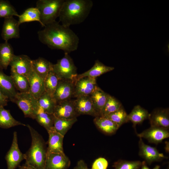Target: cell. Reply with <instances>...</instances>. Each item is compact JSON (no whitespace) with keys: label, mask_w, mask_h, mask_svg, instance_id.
<instances>
[{"label":"cell","mask_w":169,"mask_h":169,"mask_svg":"<svg viewBox=\"0 0 169 169\" xmlns=\"http://www.w3.org/2000/svg\"><path fill=\"white\" fill-rule=\"evenodd\" d=\"M108 165V162L105 158L99 157L94 162L91 169H107Z\"/></svg>","instance_id":"38"},{"label":"cell","mask_w":169,"mask_h":169,"mask_svg":"<svg viewBox=\"0 0 169 169\" xmlns=\"http://www.w3.org/2000/svg\"><path fill=\"white\" fill-rule=\"evenodd\" d=\"M27 165V169H35L31 166L28 165L26 164Z\"/></svg>","instance_id":"44"},{"label":"cell","mask_w":169,"mask_h":169,"mask_svg":"<svg viewBox=\"0 0 169 169\" xmlns=\"http://www.w3.org/2000/svg\"><path fill=\"white\" fill-rule=\"evenodd\" d=\"M2 70L0 69V91L11 101L18 92L11 76L6 74Z\"/></svg>","instance_id":"20"},{"label":"cell","mask_w":169,"mask_h":169,"mask_svg":"<svg viewBox=\"0 0 169 169\" xmlns=\"http://www.w3.org/2000/svg\"><path fill=\"white\" fill-rule=\"evenodd\" d=\"M160 166L159 165H156L153 169H160Z\"/></svg>","instance_id":"45"},{"label":"cell","mask_w":169,"mask_h":169,"mask_svg":"<svg viewBox=\"0 0 169 169\" xmlns=\"http://www.w3.org/2000/svg\"><path fill=\"white\" fill-rule=\"evenodd\" d=\"M149 114L146 110L139 105H137L128 115V120L132 123L135 128L137 124H141L145 120L148 119Z\"/></svg>","instance_id":"26"},{"label":"cell","mask_w":169,"mask_h":169,"mask_svg":"<svg viewBox=\"0 0 169 169\" xmlns=\"http://www.w3.org/2000/svg\"><path fill=\"white\" fill-rule=\"evenodd\" d=\"M73 169H91L88 168L84 161L82 160L79 161Z\"/></svg>","instance_id":"40"},{"label":"cell","mask_w":169,"mask_h":169,"mask_svg":"<svg viewBox=\"0 0 169 169\" xmlns=\"http://www.w3.org/2000/svg\"><path fill=\"white\" fill-rule=\"evenodd\" d=\"M139 156L149 165L154 162L160 161L167 158L163 154L160 153L156 148L145 144L141 138L139 141Z\"/></svg>","instance_id":"11"},{"label":"cell","mask_w":169,"mask_h":169,"mask_svg":"<svg viewBox=\"0 0 169 169\" xmlns=\"http://www.w3.org/2000/svg\"><path fill=\"white\" fill-rule=\"evenodd\" d=\"M114 69V67L106 66L98 60H96L95 61L94 65L90 69L82 74H78L76 80L84 77L96 78Z\"/></svg>","instance_id":"21"},{"label":"cell","mask_w":169,"mask_h":169,"mask_svg":"<svg viewBox=\"0 0 169 169\" xmlns=\"http://www.w3.org/2000/svg\"><path fill=\"white\" fill-rule=\"evenodd\" d=\"M96 126L105 134L111 135L115 133L120 127L110 120L104 117H95L93 120Z\"/></svg>","instance_id":"24"},{"label":"cell","mask_w":169,"mask_h":169,"mask_svg":"<svg viewBox=\"0 0 169 169\" xmlns=\"http://www.w3.org/2000/svg\"><path fill=\"white\" fill-rule=\"evenodd\" d=\"M54 119L53 114L47 113L40 108L35 119L47 131L54 128Z\"/></svg>","instance_id":"31"},{"label":"cell","mask_w":169,"mask_h":169,"mask_svg":"<svg viewBox=\"0 0 169 169\" xmlns=\"http://www.w3.org/2000/svg\"><path fill=\"white\" fill-rule=\"evenodd\" d=\"M49 134L47 153L65 154L63 147L64 136L57 132L54 127L47 131Z\"/></svg>","instance_id":"18"},{"label":"cell","mask_w":169,"mask_h":169,"mask_svg":"<svg viewBox=\"0 0 169 169\" xmlns=\"http://www.w3.org/2000/svg\"><path fill=\"white\" fill-rule=\"evenodd\" d=\"M26 125L15 120L10 114L9 110L0 107V127L8 129L18 125Z\"/></svg>","instance_id":"27"},{"label":"cell","mask_w":169,"mask_h":169,"mask_svg":"<svg viewBox=\"0 0 169 169\" xmlns=\"http://www.w3.org/2000/svg\"><path fill=\"white\" fill-rule=\"evenodd\" d=\"M31 137V144L24 154L26 164L35 169H45L47 147L42 136L29 125H27Z\"/></svg>","instance_id":"3"},{"label":"cell","mask_w":169,"mask_h":169,"mask_svg":"<svg viewBox=\"0 0 169 169\" xmlns=\"http://www.w3.org/2000/svg\"><path fill=\"white\" fill-rule=\"evenodd\" d=\"M19 169H27V165L26 164L21 166Z\"/></svg>","instance_id":"43"},{"label":"cell","mask_w":169,"mask_h":169,"mask_svg":"<svg viewBox=\"0 0 169 169\" xmlns=\"http://www.w3.org/2000/svg\"><path fill=\"white\" fill-rule=\"evenodd\" d=\"M18 21L13 17L4 18L2 28L1 36L5 42L13 38H18L20 37Z\"/></svg>","instance_id":"16"},{"label":"cell","mask_w":169,"mask_h":169,"mask_svg":"<svg viewBox=\"0 0 169 169\" xmlns=\"http://www.w3.org/2000/svg\"><path fill=\"white\" fill-rule=\"evenodd\" d=\"M167 169H169V168H167Z\"/></svg>","instance_id":"46"},{"label":"cell","mask_w":169,"mask_h":169,"mask_svg":"<svg viewBox=\"0 0 169 169\" xmlns=\"http://www.w3.org/2000/svg\"><path fill=\"white\" fill-rule=\"evenodd\" d=\"M14 7L8 1L0 0V18H4L13 16L19 17Z\"/></svg>","instance_id":"36"},{"label":"cell","mask_w":169,"mask_h":169,"mask_svg":"<svg viewBox=\"0 0 169 169\" xmlns=\"http://www.w3.org/2000/svg\"><path fill=\"white\" fill-rule=\"evenodd\" d=\"M9 65L11 71L27 77L33 70L32 60L27 55H14Z\"/></svg>","instance_id":"9"},{"label":"cell","mask_w":169,"mask_h":169,"mask_svg":"<svg viewBox=\"0 0 169 169\" xmlns=\"http://www.w3.org/2000/svg\"><path fill=\"white\" fill-rule=\"evenodd\" d=\"M11 76L16 89L20 93L29 92V86L27 78L25 76L11 71Z\"/></svg>","instance_id":"30"},{"label":"cell","mask_w":169,"mask_h":169,"mask_svg":"<svg viewBox=\"0 0 169 169\" xmlns=\"http://www.w3.org/2000/svg\"><path fill=\"white\" fill-rule=\"evenodd\" d=\"M70 161L65 154L47 153L45 169H67Z\"/></svg>","instance_id":"15"},{"label":"cell","mask_w":169,"mask_h":169,"mask_svg":"<svg viewBox=\"0 0 169 169\" xmlns=\"http://www.w3.org/2000/svg\"><path fill=\"white\" fill-rule=\"evenodd\" d=\"M93 5L91 0H64L59 15V21L68 27L80 24L88 16Z\"/></svg>","instance_id":"2"},{"label":"cell","mask_w":169,"mask_h":169,"mask_svg":"<svg viewBox=\"0 0 169 169\" xmlns=\"http://www.w3.org/2000/svg\"><path fill=\"white\" fill-rule=\"evenodd\" d=\"M74 81L70 79H59L53 96L56 104L74 97Z\"/></svg>","instance_id":"7"},{"label":"cell","mask_w":169,"mask_h":169,"mask_svg":"<svg viewBox=\"0 0 169 169\" xmlns=\"http://www.w3.org/2000/svg\"><path fill=\"white\" fill-rule=\"evenodd\" d=\"M59 79L53 70L50 71L44 80L45 92L52 96L55 90Z\"/></svg>","instance_id":"35"},{"label":"cell","mask_w":169,"mask_h":169,"mask_svg":"<svg viewBox=\"0 0 169 169\" xmlns=\"http://www.w3.org/2000/svg\"><path fill=\"white\" fill-rule=\"evenodd\" d=\"M77 120V118L67 119L58 118L54 116V127L57 132L64 136Z\"/></svg>","instance_id":"28"},{"label":"cell","mask_w":169,"mask_h":169,"mask_svg":"<svg viewBox=\"0 0 169 169\" xmlns=\"http://www.w3.org/2000/svg\"><path fill=\"white\" fill-rule=\"evenodd\" d=\"M64 0H38L36 8L39 11L41 25H46L56 21Z\"/></svg>","instance_id":"4"},{"label":"cell","mask_w":169,"mask_h":169,"mask_svg":"<svg viewBox=\"0 0 169 169\" xmlns=\"http://www.w3.org/2000/svg\"><path fill=\"white\" fill-rule=\"evenodd\" d=\"M141 138L146 139L150 143L157 144L169 137L168 130L159 127L151 126L142 132L137 134Z\"/></svg>","instance_id":"13"},{"label":"cell","mask_w":169,"mask_h":169,"mask_svg":"<svg viewBox=\"0 0 169 169\" xmlns=\"http://www.w3.org/2000/svg\"><path fill=\"white\" fill-rule=\"evenodd\" d=\"M8 101V99L0 91V107H4L7 105Z\"/></svg>","instance_id":"39"},{"label":"cell","mask_w":169,"mask_h":169,"mask_svg":"<svg viewBox=\"0 0 169 169\" xmlns=\"http://www.w3.org/2000/svg\"><path fill=\"white\" fill-rule=\"evenodd\" d=\"M128 115L122 106L117 111L103 117L110 120L120 127L123 124L129 122Z\"/></svg>","instance_id":"34"},{"label":"cell","mask_w":169,"mask_h":169,"mask_svg":"<svg viewBox=\"0 0 169 169\" xmlns=\"http://www.w3.org/2000/svg\"><path fill=\"white\" fill-rule=\"evenodd\" d=\"M151 126L159 127L168 130L169 111L168 109H160L154 110L149 114Z\"/></svg>","instance_id":"17"},{"label":"cell","mask_w":169,"mask_h":169,"mask_svg":"<svg viewBox=\"0 0 169 169\" xmlns=\"http://www.w3.org/2000/svg\"><path fill=\"white\" fill-rule=\"evenodd\" d=\"M141 162L139 161H128L119 160L115 162L113 166L115 169H139Z\"/></svg>","instance_id":"37"},{"label":"cell","mask_w":169,"mask_h":169,"mask_svg":"<svg viewBox=\"0 0 169 169\" xmlns=\"http://www.w3.org/2000/svg\"><path fill=\"white\" fill-rule=\"evenodd\" d=\"M53 64L46 59L41 57L32 60L33 70L40 78L44 80L48 73L53 70Z\"/></svg>","instance_id":"22"},{"label":"cell","mask_w":169,"mask_h":169,"mask_svg":"<svg viewBox=\"0 0 169 169\" xmlns=\"http://www.w3.org/2000/svg\"><path fill=\"white\" fill-rule=\"evenodd\" d=\"M11 101L17 104L23 112L25 117L35 119L40 107L38 99L29 92H18Z\"/></svg>","instance_id":"5"},{"label":"cell","mask_w":169,"mask_h":169,"mask_svg":"<svg viewBox=\"0 0 169 169\" xmlns=\"http://www.w3.org/2000/svg\"><path fill=\"white\" fill-rule=\"evenodd\" d=\"M7 169H15L20 162L25 160L24 154L20 151L18 146L17 133L14 131L11 146L5 157Z\"/></svg>","instance_id":"8"},{"label":"cell","mask_w":169,"mask_h":169,"mask_svg":"<svg viewBox=\"0 0 169 169\" xmlns=\"http://www.w3.org/2000/svg\"><path fill=\"white\" fill-rule=\"evenodd\" d=\"M141 169H150L147 166L146 162L143 161L141 162Z\"/></svg>","instance_id":"41"},{"label":"cell","mask_w":169,"mask_h":169,"mask_svg":"<svg viewBox=\"0 0 169 169\" xmlns=\"http://www.w3.org/2000/svg\"><path fill=\"white\" fill-rule=\"evenodd\" d=\"M39 40L51 49L61 50L69 53L76 50L79 38L69 27L55 21L47 24L38 32Z\"/></svg>","instance_id":"1"},{"label":"cell","mask_w":169,"mask_h":169,"mask_svg":"<svg viewBox=\"0 0 169 169\" xmlns=\"http://www.w3.org/2000/svg\"><path fill=\"white\" fill-rule=\"evenodd\" d=\"M109 95L98 87L90 95L95 108L99 116H100Z\"/></svg>","instance_id":"25"},{"label":"cell","mask_w":169,"mask_h":169,"mask_svg":"<svg viewBox=\"0 0 169 169\" xmlns=\"http://www.w3.org/2000/svg\"><path fill=\"white\" fill-rule=\"evenodd\" d=\"M38 105L44 111L53 114L56 103L52 96L45 92L38 99Z\"/></svg>","instance_id":"29"},{"label":"cell","mask_w":169,"mask_h":169,"mask_svg":"<svg viewBox=\"0 0 169 169\" xmlns=\"http://www.w3.org/2000/svg\"><path fill=\"white\" fill-rule=\"evenodd\" d=\"M96 78L84 77L74 81V97L90 96L98 87Z\"/></svg>","instance_id":"10"},{"label":"cell","mask_w":169,"mask_h":169,"mask_svg":"<svg viewBox=\"0 0 169 169\" xmlns=\"http://www.w3.org/2000/svg\"><path fill=\"white\" fill-rule=\"evenodd\" d=\"M53 71L59 79H67L75 81L77 76V68L73 59L67 53L64 56L53 64Z\"/></svg>","instance_id":"6"},{"label":"cell","mask_w":169,"mask_h":169,"mask_svg":"<svg viewBox=\"0 0 169 169\" xmlns=\"http://www.w3.org/2000/svg\"><path fill=\"white\" fill-rule=\"evenodd\" d=\"M122 106L120 102L114 97L109 94L100 116L103 117L112 113L118 110Z\"/></svg>","instance_id":"33"},{"label":"cell","mask_w":169,"mask_h":169,"mask_svg":"<svg viewBox=\"0 0 169 169\" xmlns=\"http://www.w3.org/2000/svg\"><path fill=\"white\" fill-rule=\"evenodd\" d=\"M29 86V92L36 99L45 92L44 80L33 70L27 77Z\"/></svg>","instance_id":"19"},{"label":"cell","mask_w":169,"mask_h":169,"mask_svg":"<svg viewBox=\"0 0 169 169\" xmlns=\"http://www.w3.org/2000/svg\"><path fill=\"white\" fill-rule=\"evenodd\" d=\"M12 46L8 42L0 44V69H7L14 56Z\"/></svg>","instance_id":"23"},{"label":"cell","mask_w":169,"mask_h":169,"mask_svg":"<svg viewBox=\"0 0 169 169\" xmlns=\"http://www.w3.org/2000/svg\"><path fill=\"white\" fill-rule=\"evenodd\" d=\"M53 114L56 117L67 119L79 116L75 110L74 100L71 99L57 103Z\"/></svg>","instance_id":"12"},{"label":"cell","mask_w":169,"mask_h":169,"mask_svg":"<svg viewBox=\"0 0 169 169\" xmlns=\"http://www.w3.org/2000/svg\"><path fill=\"white\" fill-rule=\"evenodd\" d=\"M18 22L20 24L26 22L38 21L41 24L40 13L36 8H27L21 15H19Z\"/></svg>","instance_id":"32"},{"label":"cell","mask_w":169,"mask_h":169,"mask_svg":"<svg viewBox=\"0 0 169 169\" xmlns=\"http://www.w3.org/2000/svg\"><path fill=\"white\" fill-rule=\"evenodd\" d=\"M166 146H165V149L166 152H169V142L168 141H166L165 142Z\"/></svg>","instance_id":"42"},{"label":"cell","mask_w":169,"mask_h":169,"mask_svg":"<svg viewBox=\"0 0 169 169\" xmlns=\"http://www.w3.org/2000/svg\"><path fill=\"white\" fill-rule=\"evenodd\" d=\"M74 107L78 115H89L95 117L98 116L90 96L78 97L74 100Z\"/></svg>","instance_id":"14"}]
</instances>
